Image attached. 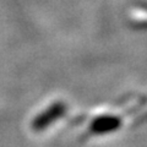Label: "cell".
I'll return each instance as SVG.
<instances>
[{
	"label": "cell",
	"mask_w": 147,
	"mask_h": 147,
	"mask_svg": "<svg viewBox=\"0 0 147 147\" xmlns=\"http://www.w3.org/2000/svg\"><path fill=\"white\" fill-rule=\"evenodd\" d=\"M120 125V118L117 115H104L97 117L90 125V132L92 135H102V134H109L114 130L119 129Z\"/></svg>",
	"instance_id": "obj_1"
},
{
	"label": "cell",
	"mask_w": 147,
	"mask_h": 147,
	"mask_svg": "<svg viewBox=\"0 0 147 147\" xmlns=\"http://www.w3.org/2000/svg\"><path fill=\"white\" fill-rule=\"evenodd\" d=\"M64 112H65V105L63 103H55L49 109H47L45 112L40 114V115L34 119L33 124H32V126H33V129L37 131H42L48 125L54 123L60 115H63Z\"/></svg>",
	"instance_id": "obj_2"
}]
</instances>
